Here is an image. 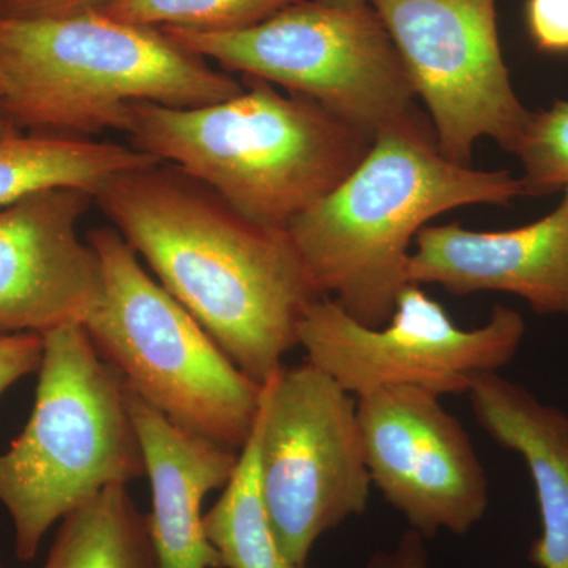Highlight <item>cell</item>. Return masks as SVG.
Returning <instances> with one entry per match:
<instances>
[{"instance_id": "cell-22", "label": "cell", "mask_w": 568, "mask_h": 568, "mask_svg": "<svg viewBox=\"0 0 568 568\" xmlns=\"http://www.w3.org/2000/svg\"><path fill=\"white\" fill-rule=\"evenodd\" d=\"M529 31L544 51H568V0H529Z\"/></svg>"}, {"instance_id": "cell-24", "label": "cell", "mask_w": 568, "mask_h": 568, "mask_svg": "<svg viewBox=\"0 0 568 568\" xmlns=\"http://www.w3.org/2000/svg\"><path fill=\"white\" fill-rule=\"evenodd\" d=\"M366 568H429L424 537L410 529L392 551H377Z\"/></svg>"}, {"instance_id": "cell-19", "label": "cell", "mask_w": 568, "mask_h": 568, "mask_svg": "<svg viewBox=\"0 0 568 568\" xmlns=\"http://www.w3.org/2000/svg\"><path fill=\"white\" fill-rule=\"evenodd\" d=\"M301 0H110L102 13L144 28L230 32L267 20Z\"/></svg>"}, {"instance_id": "cell-10", "label": "cell", "mask_w": 568, "mask_h": 568, "mask_svg": "<svg viewBox=\"0 0 568 568\" xmlns=\"http://www.w3.org/2000/svg\"><path fill=\"white\" fill-rule=\"evenodd\" d=\"M402 58L414 93L432 115L437 145L469 166L491 138L517 155L532 112L511 85L495 0H368Z\"/></svg>"}, {"instance_id": "cell-4", "label": "cell", "mask_w": 568, "mask_h": 568, "mask_svg": "<svg viewBox=\"0 0 568 568\" xmlns=\"http://www.w3.org/2000/svg\"><path fill=\"white\" fill-rule=\"evenodd\" d=\"M245 85L160 29L88 11L50 20L0 17L2 114L22 133L123 132L126 108H197Z\"/></svg>"}, {"instance_id": "cell-8", "label": "cell", "mask_w": 568, "mask_h": 568, "mask_svg": "<svg viewBox=\"0 0 568 568\" xmlns=\"http://www.w3.org/2000/svg\"><path fill=\"white\" fill-rule=\"evenodd\" d=\"M256 432L272 529L286 559L305 567L325 532L368 507L357 399L308 362L282 366L264 384Z\"/></svg>"}, {"instance_id": "cell-6", "label": "cell", "mask_w": 568, "mask_h": 568, "mask_svg": "<svg viewBox=\"0 0 568 568\" xmlns=\"http://www.w3.org/2000/svg\"><path fill=\"white\" fill-rule=\"evenodd\" d=\"M103 268V297L84 328L100 357L148 405L186 432L241 452L264 384L246 376L203 325L142 267L114 227L88 235Z\"/></svg>"}, {"instance_id": "cell-2", "label": "cell", "mask_w": 568, "mask_h": 568, "mask_svg": "<svg viewBox=\"0 0 568 568\" xmlns=\"http://www.w3.org/2000/svg\"><path fill=\"white\" fill-rule=\"evenodd\" d=\"M525 196L508 171H478L439 151L414 108L373 141L353 173L287 226L321 297L368 327L387 324L409 284V245L429 220Z\"/></svg>"}, {"instance_id": "cell-12", "label": "cell", "mask_w": 568, "mask_h": 568, "mask_svg": "<svg viewBox=\"0 0 568 568\" xmlns=\"http://www.w3.org/2000/svg\"><path fill=\"white\" fill-rule=\"evenodd\" d=\"M92 194L51 189L0 209V335L84 325L103 297V268L80 223Z\"/></svg>"}, {"instance_id": "cell-9", "label": "cell", "mask_w": 568, "mask_h": 568, "mask_svg": "<svg viewBox=\"0 0 568 568\" xmlns=\"http://www.w3.org/2000/svg\"><path fill=\"white\" fill-rule=\"evenodd\" d=\"M526 323L517 310L496 306L481 327H458L435 298L409 283L394 315L368 327L334 298L320 297L298 325L306 362L347 394L387 387H418L439 396L469 392L477 376L499 373L518 354Z\"/></svg>"}, {"instance_id": "cell-3", "label": "cell", "mask_w": 568, "mask_h": 568, "mask_svg": "<svg viewBox=\"0 0 568 568\" xmlns=\"http://www.w3.org/2000/svg\"><path fill=\"white\" fill-rule=\"evenodd\" d=\"M205 106L130 103L123 133L134 149L181 168L254 222L287 230L353 173L373 141L306 97L257 78Z\"/></svg>"}, {"instance_id": "cell-16", "label": "cell", "mask_w": 568, "mask_h": 568, "mask_svg": "<svg viewBox=\"0 0 568 568\" xmlns=\"http://www.w3.org/2000/svg\"><path fill=\"white\" fill-rule=\"evenodd\" d=\"M162 163L133 145L62 134L18 133L0 140V209L51 189L95 194L114 175Z\"/></svg>"}, {"instance_id": "cell-20", "label": "cell", "mask_w": 568, "mask_h": 568, "mask_svg": "<svg viewBox=\"0 0 568 568\" xmlns=\"http://www.w3.org/2000/svg\"><path fill=\"white\" fill-rule=\"evenodd\" d=\"M517 156L525 175V196H541L568 186V102L532 112Z\"/></svg>"}, {"instance_id": "cell-11", "label": "cell", "mask_w": 568, "mask_h": 568, "mask_svg": "<svg viewBox=\"0 0 568 568\" xmlns=\"http://www.w3.org/2000/svg\"><path fill=\"white\" fill-rule=\"evenodd\" d=\"M443 396L387 387L358 396L373 487L422 537L469 532L488 508V480L473 439Z\"/></svg>"}, {"instance_id": "cell-7", "label": "cell", "mask_w": 568, "mask_h": 568, "mask_svg": "<svg viewBox=\"0 0 568 568\" xmlns=\"http://www.w3.org/2000/svg\"><path fill=\"white\" fill-rule=\"evenodd\" d=\"M160 31L227 73L282 85L323 104L372 141L416 108L402 58L368 2L301 0L237 31Z\"/></svg>"}, {"instance_id": "cell-14", "label": "cell", "mask_w": 568, "mask_h": 568, "mask_svg": "<svg viewBox=\"0 0 568 568\" xmlns=\"http://www.w3.org/2000/svg\"><path fill=\"white\" fill-rule=\"evenodd\" d=\"M125 396L151 484L148 521L160 568H223L201 508L212 489L226 487L241 452L186 432L126 386Z\"/></svg>"}, {"instance_id": "cell-23", "label": "cell", "mask_w": 568, "mask_h": 568, "mask_svg": "<svg viewBox=\"0 0 568 568\" xmlns=\"http://www.w3.org/2000/svg\"><path fill=\"white\" fill-rule=\"evenodd\" d=\"M110 0H7L0 17L50 20L102 10Z\"/></svg>"}, {"instance_id": "cell-17", "label": "cell", "mask_w": 568, "mask_h": 568, "mask_svg": "<svg viewBox=\"0 0 568 568\" xmlns=\"http://www.w3.org/2000/svg\"><path fill=\"white\" fill-rule=\"evenodd\" d=\"M43 568H160L148 515L114 485L62 519Z\"/></svg>"}, {"instance_id": "cell-5", "label": "cell", "mask_w": 568, "mask_h": 568, "mask_svg": "<svg viewBox=\"0 0 568 568\" xmlns=\"http://www.w3.org/2000/svg\"><path fill=\"white\" fill-rule=\"evenodd\" d=\"M43 336L28 425L0 454V504L20 560L36 558L48 530L82 503L145 476L121 375L97 353L84 325Z\"/></svg>"}, {"instance_id": "cell-21", "label": "cell", "mask_w": 568, "mask_h": 568, "mask_svg": "<svg viewBox=\"0 0 568 568\" xmlns=\"http://www.w3.org/2000/svg\"><path fill=\"white\" fill-rule=\"evenodd\" d=\"M43 358V336L0 335V395L22 377L39 373Z\"/></svg>"}, {"instance_id": "cell-29", "label": "cell", "mask_w": 568, "mask_h": 568, "mask_svg": "<svg viewBox=\"0 0 568 568\" xmlns=\"http://www.w3.org/2000/svg\"><path fill=\"white\" fill-rule=\"evenodd\" d=\"M0 568H2V567H0Z\"/></svg>"}, {"instance_id": "cell-26", "label": "cell", "mask_w": 568, "mask_h": 568, "mask_svg": "<svg viewBox=\"0 0 568 568\" xmlns=\"http://www.w3.org/2000/svg\"><path fill=\"white\" fill-rule=\"evenodd\" d=\"M323 2L334 3V6H361V3H366L368 0H323Z\"/></svg>"}, {"instance_id": "cell-25", "label": "cell", "mask_w": 568, "mask_h": 568, "mask_svg": "<svg viewBox=\"0 0 568 568\" xmlns=\"http://www.w3.org/2000/svg\"><path fill=\"white\" fill-rule=\"evenodd\" d=\"M22 133L20 130L14 129L13 125H11L10 122L3 121V119H0V140H3V138L13 136V134Z\"/></svg>"}, {"instance_id": "cell-28", "label": "cell", "mask_w": 568, "mask_h": 568, "mask_svg": "<svg viewBox=\"0 0 568 568\" xmlns=\"http://www.w3.org/2000/svg\"><path fill=\"white\" fill-rule=\"evenodd\" d=\"M7 0H0V11H2L3 6H6Z\"/></svg>"}, {"instance_id": "cell-18", "label": "cell", "mask_w": 568, "mask_h": 568, "mask_svg": "<svg viewBox=\"0 0 568 568\" xmlns=\"http://www.w3.org/2000/svg\"><path fill=\"white\" fill-rule=\"evenodd\" d=\"M204 530L223 568H306L295 566L283 555L265 510L256 424L223 495L204 515Z\"/></svg>"}, {"instance_id": "cell-15", "label": "cell", "mask_w": 568, "mask_h": 568, "mask_svg": "<svg viewBox=\"0 0 568 568\" xmlns=\"http://www.w3.org/2000/svg\"><path fill=\"white\" fill-rule=\"evenodd\" d=\"M467 396L481 428L499 446L517 452L532 477L541 536L530 547V562L568 568L567 414L499 373L477 376Z\"/></svg>"}, {"instance_id": "cell-27", "label": "cell", "mask_w": 568, "mask_h": 568, "mask_svg": "<svg viewBox=\"0 0 568 568\" xmlns=\"http://www.w3.org/2000/svg\"><path fill=\"white\" fill-rule=\"evenodd\" d=\"M0 119H3L2 114V89H0ZM6 121V119H3Z\"/></svg>"}, {"instance_id": "cell-13", "label": "cell", "mask_w": 568, "mask_h": 568, "mask_svg": "<svg viewBox=\"0 0 568 568\" xmlns=\"http://www.w3.org/2000/svg\"><path fill=\"white\" fill-rule=\"evenodd\" d=\"M564 192L558 209L517 230L425 226L410 254L409 283L439 284L455 295L514 294L538 315L568 317V186Z\"/></svg>"}, {"instance_id": "cell-1", "label": "cell", "mask_w": 568, "mask_h": 568, "mask_svg": "<svg viewBox=\"0 0 568 568\" xmlns=\"http://www.w3.org/2000/svg\"><path fill=\"white\" fill-rule=\"evenodd\" d=\"M93 204L246 376L265 384L282 368L321 297L287 230L170 163L114 175Z\"/></svg>"}]
</instances>
